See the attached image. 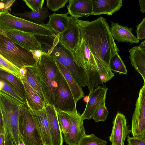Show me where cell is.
<instances>
[{
	"instance_id": "6da1fadb",
	"label": "cell",
	"mask_w": 145,
	"mask_h": 145,
	"mask_svg": "<svg viewBox=\"0 0 145 145\" xmlns=\"http://www.w3.org/2000/svg\"><path fill=\"white\" fill-rule=\"evenodd\" d=\"M80 36L99 64L105 70L113 73L109 65L112 57L119 50L111 34L106 19L102 17L92 21L76 19Z\"/></svg>"
},
{
	"instance_id": "7a4b0ae2",
	"label": "cell",
	"mask_w": 145,
	"mask_h": 145,
	"mask_svg": "<svg viewBox=\"0 0 145 145\" xmlns=\"http://www.w3.org/2000/svg\"><path fill=\"white\" fill-rule=\"evenodd\" d=\"M35 65L47 104L54 105L56 77L59 69L57 61L46 53L39 57Z\"/></svg>"
},
{
	"instance_id": "3957f363",
	"label": "cell",
	"mask_w": 145,
	"mask_h": 145,
	"mask_svg": "<svg viewBox=\"0 0 145 145\" xmlns=\"http://www.w3.org/2000/svg\"><path fill=\"white\" fill-rule=\"evenodd\" d=\"M23 104L5 92L0 91V115L5 130L11 135L15 145H19L20 141L19 116L20 108Z\"/></svg>"
},
{
	"instance_id": "277c9868",
	"label": "cell",
	"mask_w": 145,
	"mask_h": 145,
	"mask_svg": "<svg viewBox=\"0 0 145 145\" xmlns=\"http://www.w3.org/2000/svg\"><path fill=\"white\" fill-rule=\"evenodd\" d=\"M12 29L35 36L55 38L56 35L46 24H37L14 16L8 11L0 13V30Z\"/></svg>"
},
{
	"instance_id": "5b68a950",
	"label": "cell",
	"mask_w": 145,
	"mask_h": 145,
	"mask_svg": "<svg viewBox=\"0 0 145 145\" xmlns=\"http://www.w3.org/2000/svg\"><path fill=\"white\" fill-rule=\"evenodd\" d=\"M0 55L20 69L33 66L37 62L31 51L1 33Z\"/></svg>"
},
{
	"instance_id": "8992f818",
	"label": "cell",
	"mask_w": 145,
	"mask_h": 145,
	"mask_svg": "<svg viewBox=\"0 0 145 145\" xmlns=\"http://www.w3.org/2000/svg\"><path fill=\"white\" fill-rule=\"evenodd\" d=\"M18 127L20 140L25 145H44L33 111L25 104L20 110Z\"/></svg>"
},
{
	"instance_id": "52a82bcc",
	"label": "cell",
	"mask_w": 145,
	"mask_h": 145,
	"mask_svg": "<svg viewBox=\"0 0 145 145\" xmlns=\"http://www.w3.org/2000/svg\"><path fill=\"white\" fill-rule=\"evenodd\" d=\"M59 35H56L52 46L46 53L54 56L63 66L80 86L84 87L86 86V82L76 63L73 54L59 42Z\"/></svg>"
},
{
	"instance_id": "ba28073f",
	"label": "cell",
	"mask_w": 145,
	"mask_h": 145,
	"mask_svg": "<svg viewBox=\"0 0 145 145\" xmlns=\"http://www.w3.org/2000/svg\"><path fill=\"white\" fill-rule=\"evenodd\" d=\"M54 106L70 115L77 113L76 104L70 88L59 69L56 77Z\"/></svg>"
},
{
	"instance_id": "9c48e42d",
	"label": "cell",
	"mask_w": 145,
	"mask_h": 145,
	"mask_svg": "<svg viewBox=\"0 0 145 145\" xmlns=\"http://www.w3.org/2000/svg\"><path fill=\"white\" fill-rule=\"evenodd\" d=\"M131 131L133 137L145 131V88L144 85L140 90L136 102Z\"/></svg>"
},
{
	"instance_id": "30bf717a",
	"label": "cell",
	"mask_w": 145,
	"mask_h": 145,
	"mask_svg": "<svg viewBox=\"0 0 145 145\" xmlns=\"http://www.w3.org/2000/svg\"><path fill=\"white\" fill-rule=\"evenodd\" d=\"M108 88L105 86H99L94 89L88 95V101L83 112L81 115L84 121L90 120L98 109L105 104V100Z\"/></svg>"
},
{
	"instance_id": "8fae6325",
	"label": "cell",
	"mask_w": 145,
	"mask_h": 145,
	"mask_svg": "<svg viewBox=\"0 0 145 145\" xmlns=\"http://www.w3.org/2000/svg\"><path fill=\"white\" fill-rule=\"evenodd\" d=\"M0 33L30 51L39 50L44 52L40 42L35 35L18 30L7 29L0 31Z\"/></svg>"
},
{
	"instance_id": "7c38bea8",
	"label": "cell",
	"mask_w": 145,
	"mask_h": 145,
	"mask_svg": "<svg viewBox=\"0 0 145 145\" xmlns=\"http://www.w3.org/2000/svg\"><path fill=\"white\" fill-rule=\"evenodd\" d=\"M69 25L59 35V42L72 54L76 51L80 39V28L77 18L70 16Z\"/></svg>"
},
{
	"instance_id": "4fadbf2b",
	"label": "cell",
	"mask_w": 145,
	"mask_h": 145,
	"mask_svg": "<svg viewBox=\"0 0 145 145\" xmlns=\"http://www.w3.org/2000/svg\"><path fill=\"white\" fill-rule=\"evenodd\" d=\"M130 133L125 116L118 112L113 121L111 133L109 137L112 145H125L126 137Z\"/></svg>"
},
{
	"instance_id": "5bb4252c",
	"label": "cell",
	"mask_w": 145,
	"mask_h": 145,
	"mask_svg": "<svg viewBox=\"0 0 145 145\" xmlns=\"http://www.w3.org/2000/svg\"><path fill=\"white\" fill-rule=\"evenodd\" d=\"M70 115L71 125L68 132L63 133V138L68 145H78L82 138L86 135L83 125V120L81 115L78 113Z\"/></svg>"
},
{
	"instance_id": "9a60e30c",
	"label": "cell",
	"mask_w": 145,
	"mask_h": 145,
	"mask_svg": "<svg viewBox=\"0 0 145 145\" xmlns=\"http://www.w3.org/2000/svg\"><path fill=\"white\" fill-rule=\"evenodd\" d=\"M45 109L50 126L53 145H63V138L54 105L47 104Z\"/></svg>"
},
{
	"instance_id": "2e32d148",
	"label": "cell",
	"mask_w": 145,
	"mask_h": 145,
	"mask_svg": "<svg viewBox=\"0 0 145 145\" xmlns=\"http://www.w3.org/2000/svg\"><path fill=\"white\" fill-rule=\"evenodd\" d=\"M67 6V12L71 16L78 19L92 15V0H70Z\"/></svg>"
},
{
	"instance_id": "e0dca14e",
	"label": "cell",
	"mask_w": 145,
	"mask_h": 145,
	"mask_svg": "<svg viewBox=\"0 0 145 145\" xmlns=\"http://www.w3.org/2000/svg\"><path fill=\"white\" fill-rule=\"evenodd\" d=\"M93 6L92 15L102 14L112 15L120 10L122 5V0H92Z\"/></svg>"
},
{
	"instance_id": "ac0fdd59",
	"label": "cell",
	"mask_w": 145,
	"mask_h": 145,
	"mask_svg": "<svg viewBox=\"0 0 145 145\" xmlns=\"http://www.w3.org/2000/svg\"><path fill=\"white\" fill-rule=\"evenodd\" d=\"M110 31L114 40L121 42L137 44L139 40L132 33V28L111 22Z\"/></svg>"
},
{
	"instance_id": "d6986e66",
	"label": "cell",
	"mask_w": 145,
	"mask_h": 145,
	"mask_svg": "<svg viewBox=\"0 0 145 145\" xmlns=\"http://www.w3.org/2000/svg\"><path fill=\"white\" fill-rule=\"evenodd\" d=\"M44 145H53L50 126L45 107L38 110H33Z\"/></svg>"
},
{
	"instance_id": "ffe728a7",
	"label": "cell",
	"mask_w": 145,
	"mask_h": 145,
	"mask_svg": "<svg viewBox=\"0 0 145 145\" xmlns=\"http://www.w3.org/2000/svg\"><path fill=\"white\" fill-rule=\"evenodd\" d=\"M25 90L27 105L33 110H38L45 107L46 105L35 90L30 86L24 77L21 79Z\"/></svg>"
},
{
	"instance_id": "44dd1931",
	"label": "cell",
	"mask_w": 145,
	"mask_h": 145,
	"mask_svg": "<svg viewBox=\"0 0 145 145\" xmlns=\"http://www.w3.org/2000/svg\"><path fill=\"white\" fill-rule=\"evenodd\" d=\"M67 12L65 14H56L54 12L49 15V20L47 25L56 35H61L66 29L70 22V16Z\"/></svg>"
},
{
	"instance_id": "7402d4cb",
	"label": "cell",
	"mask_w": 145,
	"mask_h": 145,
	"mask_svg": "<svg viewBox=\"0 0 145 145\" xmlns=\"http://www.w3.org/2000/svg\"><path fill=\"white\" fill-rule=\"evenodd\" d=\"M129 58L133 67L145 81V52L138 46H135L129 50Z\"/></svg>"
},
{
	"instance_id": "603a6c76",
	"label": "cell",
	"mask_w": 145,
	"mask_h": 145,
	"mask_svg": "<svg viewBox=\"0 0 145 145\" xmlns=\"http://www.w3.org/2000/svg\"><path fill=\"white\" fill-rule=\"evenodd\" d=\"M35 64L32 66L25 67V77L29 84L35 90L42 101L46 105V102L42 90Z\"/></svg>"
},
{
	"instance_id": "cb8c5ba5",
	"label": "cell",
	"mask_w": 145,
	"mask_h": 145,
	"mask_svg": "<svg viewBox=\"0 0 145 145\" xmlns=\"http://www.w3.org/2000/svg\"><path fill=\"white\" fill-rule=\"evenodd\" d=\"M57 61L59 70L67 82L76 103L80 100L85 97L81 86L77 83L68 70Z\"/></svg>"
},
{
	"instance_id": "d4e9b609",
	"label": "cell",
	"mask_w": 145,
	"mask_h": 145,
	"mask_svg": "<svg viewBox=\"0 0 145 145\" xmlns=\"http://www.w3.org/2000/svg\"><path fill=\"white\" fill-rule=\"evenodd\" d=\"M49 12L48 8L43 7L38 11H32L24 13H12L13 16L37 24H43L46 20Z\"/></svg>"
},
{
	"instance_id": "484cf974",
	"label": "cell",
	"mask_w": 145,
	"mask_h": 145,
	"mask_svg": "<svg viewBox=\"0 0 145 145\" xmlns=\"http://www.w3.org/2000/svg\"><path fill=\"white\" fill-rule=\"evenodd\" d=\"M0 77L7 80L11 83L18 91L27 105L25 88L21 79L12 74L1 70H0Z\"/></svg>"
},
{
	"instance_id": "4316f807",
	"label": "cell",
	"mask_w": 145,
	"mask_h": 145,
	"mask_svg": "<svg viewBox=\"0 0 145 145\" xmlns=\"http://www.w3.org/2000/svg\"><path fill=\"white\" fill-rule=\"evenodd\" d=\"M0 91L5 92L17 100L26 105L18 90L8 80L0 77Z\"/></svg>"
},
{
	"instance_id": "83f0119b",
	"label": "cell",
	"mask_w": 145,
	"mask_h": 145,
	"mask_svg": "<svg viewBox=\"0 0 145 145\" xmlns=\"http://www.w3.org/2000/svg\"><path fill=\"white\" fill-rule=\"evenodd\" d=\"M0 70L12 74L21 79L24 76L19 68L0 55Z\"/></svg>"
},
{
	"instance_id": "f1b7e54d",
	"label": "cell",
	"mask_w": 145,
	"mask_h": 145,
	"mask_svg": "<svg viewBox=\"0 0 145 145\" xmlns=\"http://www.w3.org/2000/svg\"><path fill=\"white\" fill-rule=\"evenodd\" d=\"M109 67L112 71L120 74H127L126 66L118 53L115 54L112 57Z\"/></svg>"
},
{
	"instance_id": "f546056e",
	"label": "cell",
	"mask_w": 145,
	"mask_h": 145,
	"mask_svg": "<svg viewBox=\"0 0 145 145\" xmlns=\"http://www.w3.org/2000/svg\"><path fill=\"white\" fill-rule=\"evenodd\" d=\"M56 109L61 131L63 133H66L68 132L71 124V116L66 112L56 108Z\"/></svg>"
},
{
	"instance_id": "4dcf8cb0",
	"label": "cell",
	"mask_w": 145,
	"mask_h": 145,
	"mask_svg": "<svg viewBox=\"0 0 145 145\" xmlns=\"http://www.w3.org/2000/svg\"><path fill=\"white\" fill-rule=\"evenodd\" d=\"M78 145H108L107 142L98 138L94 134L85 135Z\"/></svg>"
},
{
	"instance_id": "1f68e13d",
	"label": "cell",
	"mask_w": 145,
	"mask_h": 145,
	"mask_svg": "<svg viewBox=\"0 0 145 145\" xmlns=\"http://www.w3.org/2000/svg\"><path fill=\"white\" fill-rule=\"evenodd\" d=\"M109 112L105 104L102 105L95 113L92 119L96 122L104 121L106 119Z\"/></svg>"
},
{
	"instance_id": "d6a6232c",
	"label": "cell",
	"mask_w": 145,
	"mask_h": 145,
	"mask_svg": "<svg viewBox=\"0 0 145 145\" xmlns=\"http://www.w3.org/2000/svg\"><path fill=\"white\" fill-rule=\"evenodd\" d=\"M69 0H47L46 7L51 10L57 11L60 8L64 7L65 4L69 1Z\"/></svg>"
},
{
	"instance_id": "836d02e7",
	"label": "cell",
	"mask_w": 145,
	"mask_h": 145,
	"mask_svg": "<svg viewBox=\"0 0 145 145\" xmlns=\"http://www.w3.org/2000/svg\"><path fill=\"white\" fill-rule=\"evenodd\" d=\"M127 145H145V131L136 136H127Z\"/></svg>"
},
{
	"instance_id": "e575fe53",
	"label": "cell",
	"mask_w": 145,
	"mask_h": 145,
	"mask_svg": "<svg viewBox=\"0 0 145 145\" xmlns=\"http://www.w3.org/2000/svg\"><path fill=\"white\" fill-rule=\"evenodd\" d=\"M26 5L33 12L38 11L43 8L44 0H24Z\"/></svg>"
},
{
	"instance_id": "d590c367",
	"label": "cell",
	"mask_w": 145,
	"mask_h": 145,
	"mask_svg": "<svg viewBox=\"0 0 145 145\" xmlns=\"http://www.w3.org/2000/svg\"><path fill=\"white\" fill-rule=\"evenodd\" d=\"M136 37L139 40L145 39V18L136 26Z\"/></svg>"
},
{
	"instance_id": "8d00e7d4",
	"label": "cell",
	"mask_w": 145,
	"mask_h": 145,
	"mask_svg": "<svg viewBox=\"0 0 145 145\" xmlns=\"http://www.w3.org/2000/svg\"><path fill=\"white\" fill-rule=\"evenodd\" d=\"M16 0H1L0 1V13L8 11L11 9L10 7Z\"/></svg>"
},
{
	"instance_id": "74e56055",
	"label": "cell",
	"mask_w": 145,
	"mask_h": 145,
	"mask_svg": "<svg viewBox=\"0 0 145 145\" xmlns=\"http://www.w3.org/2000/svg\"><path fill=\"white\" fill-rule=\"evenodd\" d=\"M5 131V145H15L11 135Z\"/></svg>"
},
{
	"instance_id": "f35d334b",
	"label": "cell",
	"mask_w": 145,
	"mask_h": 145,
	"mask_svg": "<svg viewBox=\"0 0 145 145\" xmlns=\"http://www.w3.org/2000/svg\"><path fill=\"white\" fill-rule=\"evenodd\" d=\"M31 51L32 52L34 59L37 61L41 55L46 53L45 52H42L39 50H35Z\"/></svg>"
},
{
	"instance_id": "ab89813d",
	"label": "cell",
	"mask_w": 145,
	"mask_h": 145,
	"mask_svg": "<svg viewBox=\"0 0 145 145\" xmlns=\"http://www.w3.org/2000/svg\"><path fill=\"white\" fill-rule=\"evenodd\" d=\"M5 130H0V145H5Z\"/></svg>"
},
{
	"instance_id": "60d3db41",
	"label": "cell",
	"mask_w": 145,
	"mask_h": 145,
	"mask_svg": "<svg viewBox=\"0 0 145 145\" xmlns=\"http://www.w3.org/2000/svg\"><path fill=\"white\" fill-rule=\"evenodd\" d=\"M139 3L140 11L142 13H145V0H140Z\"/></svg>"
},
{
	"instance_id": "b9f144b4",
	"label": "cell",
	"mask_w": 145,
	"mask_h": 145,
	"mask_svg": "<svg viewBox=\"0 0 145 145\" xmlns=\"http://www.w3.org/2000/svg\"><path fill=\"white\" fill-rule=\"evenodd\" d=\"M138 47L145 52V39L138 46Z\"/></svg>"
},
{
	"instance_id": "7bdbcfd3",
	"label": "cell",
	"mask_w": 145,
	"mask_h": 145,
	"mask_svg": "<svg viewBox=\"0 0 145 145\" xmlns=\"http://www.w3.org/2000/svg\"><path fill=\"white\" fill-rule=\"evenodd\" d=\"M19 145H25L24 144L21 140Z\"/></svg>"
},
{
	"instance_id": "ee69618b",
	"label": "cell",
	"mask_w": 145,
	"mask_h": 145,
	"mask_svg": "<svg viewBox=\"0 0 145 145\" xmlns=\"http://www.w3.org/2000/svg\"><path fill=\"white\" fill-rule=\"evenodd\" d=\"M144 86L145 88V81H144Z\"/></svg>"
}]
</instances>
